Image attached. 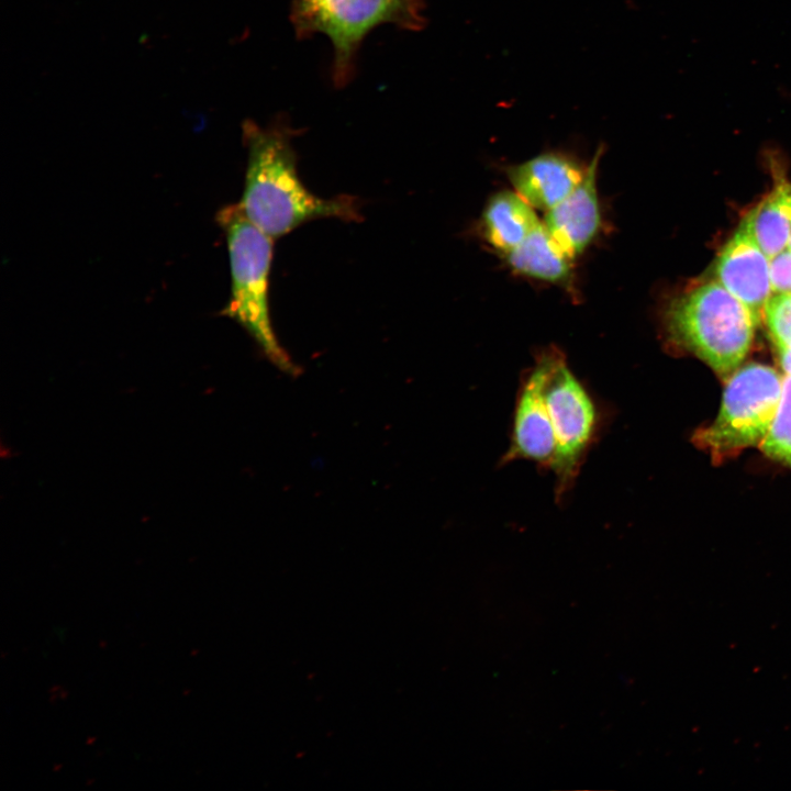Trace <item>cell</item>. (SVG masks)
Wrapping results in <instances>:
<instances>
[{
	"label": "cell",
	"mask_w": 791,
	"mask_h": 791,
	"mask_svg": "<svg viewBox=\"0 0 791 791\" xmlns=\"http://www.w3.org/2000/svg\"><path fill=\"white\" fill-rule=\"evenodd\" d=\"M602 152L601 147L598 148L581 182L568 197L546 212L543 223L571 258L588 247L600 229L597 171Z\"/></svg>",
	"instance_id": "9c48e42d"
},
{
	"label": "cell",
	"mask_w": 791,
	"mask_h": 791,
	"mask_svg": "<svg viewBox=\"0 0 791 791\" xmlns=\"http://www.w3.org/2000/svg\"><path fill=\"white\" fill-rule=\"evenodd\" d=\"M739 225L769 258L787 248L791 235V182L778 175L772 189L746 212Z\"/></svg>",
	"instance_id": "8fae6325"
},
{
	"label": "cell",
	"mask_w": 791,
	"mask_h": 791,
	"mask_svg": "<svg viewBox=\"0 0 791 791\" xmlns=\"http://www.w3.org/2000/svg\"><path fill=\"white\" fill-rule=\"evenodd\" d=\"M783 382L784 374L768 365L743 364L725 382L716 417L693 433V444L714 463L759 447L778 413Z\"/></svg>",
	"instance_id": "5b68a950"
},
{
	"label": "cell",
	"mask_w": 791,
	"mask_h": 791,
	"mask_svg": "<svg viewBox=\"0 0 791 791\" xmlns=\"http://www.w3.org/2000/svg\"><path fill=\"white\" fill-rule=\"evenodd\" d=\"M519 274L549 282H562L571 272V257L541 225L516 248L505 254Z\"/></svg>",
	"instance_id": "4fadbf2b"
},
{
	"label": "cell",
	"mask_w": 791,
	"mask_h": 791,
	"mask_svg": "<svg viewBox=\"0 0 791 791\" xmlns=\"http://www.w3.org/2000/svg\"><path fill=\"white\" fill-rule=\"evenodd\" d=\"M714 274L715 280L737 298L760 325L772 296L770 258L740 225L721 248Z\"/></svg>",
	"instance_id": "ba28073f"
},
{
	"label": "cell",
	"mask_w": 791,
	"mask_h": 791,
	"mask_svg": "<svg viewBox=\"0 0 791 791\" xmlns=\"http://www.w3.org/2000/svg\"><path fill=\"white\" fill-rule=\"evenodd\" d=\"M788 247L791 248V235H790Z\"/></svg>",
	"instance_id": "ac0fdd59"
},
{
	"label": "cell",
	"mask_w": 791,
	"mask_h": 791,
	"mask_svg": "<svg viewBox=\"0 0 791 791\" xmlns=\"http://www.w3.org/2000/svg\"><path fill=\"white\" fill-rule=\"evenodd\" d=\"M780 97H783L784 99H788L791 101V87L782 86L779 88Z\"/></svg>",
	"instance_id": "e0dca14e"
},
{
	"label": "cell",
	"mask_w": 791,
	"mask_h": 791,
	"mask_svg": "<svg viewBox=\"0 0 791 791\" xmlns=\"http://www.w3.org/2000/svg\"><path fill=\"white\" fill-rule=\"evenodd\" d=\"M587 168L570 156L547 152L509 168V179L534 209L548 211L581 182Z\"/></svg>",
	"instance_id": "30bf717a"
},
{
	"label": "cell",
	"mask_w": 791,
	"mask_h": 791,
	"mask_svg": "<svg viewBox=\"0 0 791 791\" xmlns=\"http://www.w3.org/2000/svg\"><path fill=\"white\" fill-rule=\"evenodd\" d=\"M539 225L534 208L513 191L495 193L482 214L486 238L504 254L516 248Z\"/></svg>",
	"instance_id": "7c38bea8"
},
{
	"label": "cell",
	"mask_w": 791,
	"mask_h": 791,
	"mask_svg": "<svg viewBox=\"0 0 791 791\" xmlns=\"http://www.w3.org/2000/svg\"><path fill=\"white\" fill-rule=\"evenodd\" d=\"M758 326L749 310L716 280L677 294L664 313L668 345L695 356L724 383L744 364Z\"/></svg>",
	"instance_id": "7a4b0ae2"
},
{
	"label": "cell",
	"mask_w": 791,
	"mask_h": 791,
	"mask_svg": "<svg viewBox=\"0 0 791 791\" xmlns=\"http://www.w3.org/2000/svg\"><path fill=\"white\" fill-rule=\"evenodd\" d=\"M770 281L772 294H791V248L770 258Z\"/></svg>",
	"instance_id": "2e32d148"
},
{
	"label": "cell",
	"mask_w": 791,
	"mask_h": 791,
	"mask_svg": "<svg viewBox=\"0 0 791 791\" xmlns=\"http://www.w3.org/2000/svg\"><path fill=\"white\" fill-rule=\"evenodd\" d=\"M767 457L791 468V376L784 375L783 391L773 424L758 447Z\"/></svg>",
	"instance_id": "9a60e30c"
},
{
	"label": "cell",
	"mask_w": 791,
	"mask_h": 791,
	"mask_svg": "<svg viewBox=\"0 0 791 791\" xmlns=\"http://www.w3.org/2000/svg\"><path fill=\"white\" fill-rule=\"evenodd\" d=\"M542 374V390L554 428L557 453L553 472L555 500L564 501L571 491L589 450L598 439L601 415L587 387L555 346L535 357Z\"/></svg>",
	"instance_id": "8992f818"
},
{
	"label": "cell",
	"mask_w": 791,
	"mask_h": 791,
	"mask_svg": "<svg viewBox=\"0 0 791 791\" xmlns=\"http://www.w3.org/2000/svg\"><path fill=\"white\" fill-rule=\"evenodd\" d=\"M293 135L283 123L265 129L249 121L243 124L247 165L238 205L246 218L274 239L315 219L359 221L354 197L323 199L307 189L297 171Z\"/></svg>",
	"instance_id": "6da1fadb"
},
{
	"label": "cell",
	"mask_w": 791,
	"mask_h": 791,
	"mask_svg": "<svg viewBox=\"0 0 791 791\" xmlns=\"http://www.w3.org/2000/svg\"><path fill=\"white\" fill-rule=\"evenodd\" d=\"M557 453L554 428L546 409L538 365L521 378L513 411L510 445L500 464L528 460L553 471Z\"/></svg>",
	"instance_id": "52a82bcc"
},
{
	"label": "cell",
	"mask_w": 791,
	"mask_h": 791,
	"mask_svg": "<svg viewBox=\"0 0 791 791\" xmlns=\"http://www.w3.org/2000/svg\"><path fill=\"white\" fill-rule=\"evenodd\" d=\"M218 221L225 232L231 267V296L222 314L242 325L272 364L296 375L298 368L280 346L269 314L274 238L254 225L238 203L220 210Z\"/></svg>",
	"instance_id": "3957f363"
},
{
	"label": "cell",
	"mask_w": 791,
	"mask_h": 791,
	"mask_svg": "<svg viewBox=\"0 0 791 791\" xmlns=\"http://www.w3.org/2000/svg\"><path fill=\"white\" fill-rule=\"evenodd\" d=\"M764 322L783 374L791 376V294L773 293L766 304Z\"/></svg>",
	"instance_id": "5bb4252c"
},
{
	"label": "cell",
	"mask_w": 791,
	"mask_h": 791,
	"mask_svg": "<svg viewBox=\"0 0 791 791\" xmlns=\"http://www.w3.org/2000/svg\"><path fill=\"white\" fill-rule=\"evenodd\" d=\"M423 0H292L290 21L299 38L327 36L333 46L332 80L345 87L354 77L364 38L377 26H425Z\"/></svg>",
	"instance_id": "277c9868"
}]
</instances>
